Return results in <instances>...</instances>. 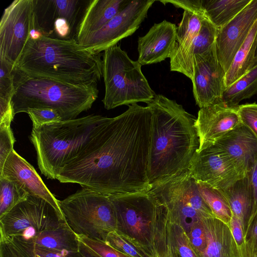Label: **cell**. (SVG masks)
<instances>
[{"label": "cell", "instance_id": "6da1fadb", "mask_svg": "<svg viewBox=\"0 0 257 257\" xmlns=\"http://www.w3.org/2000/svg\"><path fill=\"white\" fill-rule=\"evenodd\" d=\"M114 117L104 116L56 179L109 197L149 192L148 165L152 113L137 103Z\"/></svg>", "mask_w": 257, "mask_h": 257}, {"label": "cell", "instance_id": "7a4b0ae2", "mask_svg": "<svg viewBox=\"0 0 257 257\" xmlns=\"http://www.w3.org/2000/svg\"><path fill=\"white\" fill-rule=\"evenodd\" d=\"M152 113L148 177L152 188L188 170L199 148L196 118L175 100L156 94Z\"/></svg>", "mask_w": 257, "mask_h": 257}, {"label": "cell", "instance_id": "3957f363", "mask_svg": "<svg viewBox=\"0 0 257 257\" xmlns=\"http://www.w3.org/2000/svg\"><path fill=\"white\" fill-rule=\"evenodd\" d=\"M15 69L32 77L90 84L102 77V59L76 39L44 34L37 39L29 38Z\"/></svg>", "mask_w": 257, "mask_h": 257}, {"label": "cell", "instance_id": "277c9868", "mask_svg": "<svg viewBox=\"0 0 257 257\" xmlns=\"http://www.w3.org/2000/svg\"><path fill=\"white\" fill-rule=\"evenodd\" d=\"M13 114L33 108L56 110L62 121L73 119L90 109L98 97L97 83L74 84L54 79L29 76L14 70Z\"/></svg>", "mask_w": 257, "mask_h": 257}, {"label": "cell", "instance_id": "5b68a950", "mask_svg": "<svg viewBox=\"0 0 257 257\" xmlns=\"http://www.w3.org/2000/svg\"><path fill=\"white\" fill-rule=\"evenodd\" d=\"M103 118L101 115L90 114L33 128L30 138L37 152L41 173L48 178L56 179Z\"/></svg>", "mask_w": 257, "mask_h": 257}, {"label": "cell", "instance_id": "8992f818", "mask_svg": "<svg viewBox=\"0 0 257 257\" xmlns=\"http://www.w3.org/2000/svg\"><path fill=\"white\" fill-rule=\"evenodd\" d=\"M142 66L117 45L104 51L102 77L105 94L102 101L105 109L139 102L148 103L154 98L156 94L142 72Z\"/></svg>", "mask_w": 257, "mask_h": 257}, {"label": "cell", "instance_id": "52a82bcc", "mask_svg": "<svg viewBox=\"0 0 257 257\" xmlns=\"http://www.w3.org/2000/svg\"><path fill=\"white\" fill-rule=\"evenodd\" d=\"M64 219L78 236L105 241L107 234L117 230L115 212L110 197L82 188L59 200Z\"/></svg>", "mask_w": 257, "mask_h": 257}, {"label": "cell", "instance_id": "ba28073f", "mask_svg": "<svg viewBox=\"0 0 257 257\" xmlns=\"http://www.w3.org/2000/svg\"><path fill=\"white\" fill-rule=\"evenodd\" d=\"M65 222L47 201L28 195L0 218V240L26 241L39 232L57 228Z\"/></svg>", "mask_w": 257, "mask_h": 257}, {"label": "cell", "instance_id": "9c48e42d", "mask_svg": "<svg viewBox=\"0 0 257 257\" xmlns=\"http://www.w3.org/2000/svg\"><path fill=\"white\" fill-rule=\"evenodd\" d=\"M37 1L15 0L4 11L0 22V58L16 68L31 30L37 24Z\"/></svg>", "mask_w": 257, "mask_h": 257}, {"label": "cell", "instance_id": "30bf717a", "mask_svg": "<svg viewBox=\"0 0 257 257\" xmlns=\"http://www.w3.org/2000/svg\"><path fill=\"white\" fill-rule=\"evenodd\" d=\"M154 0L130 1L127 5L98 31L78 42L93 53L100 54L134 34L147 16Z\"/></svg>", "mask_w": 257, "mask_h": 257}, {"label": "cell", "instance_id": "8fae6325", "mask_svg": "<svg viewBox=\"0 0 257 257\" xmlns=\"http://www.w3.org/2000/svg\"><path fill=\"white\" fill-rule=\"evenodd\" d=\"M188 170L197 181L206 183L219 190L228 188L244 177L215 144L197 152Z\"/></svg>", "mask_w": 257, "mask_h": 257}, {"label": "cell", "instance_id": "7c38bea8", "mask_svg": "<svg viewBox=\"0 0 257 257\" xmlns=\"http://www.w3.org/2000/svg\"><path fill=\"white\" fill-rule=\"evenodd\" d=\"M225 73L218 61L215 43L194 57L193 92L200 108L222 102Z\"/></svg>", "mask_w": 257, "mask_h": 257}, {"label": "cell", "instance_id": "4fadbf2b", "mask_svg": "<svg viewBox=\"0 0 257 257\" xmlns=\"http://www.w3.org/2000/svg\"><path fill=\"white\" fill-rule=\"evenodd\" d=\"M113 205L117 230H124L138 239L147 238L150 219L157 211V203L150 191L146 193L109 197Z\"/></svg>", "mask_w": 257, "mask_h": 257}, {"label": "cell", "instance_id": "5bb4252c", "mask_svg": "<svg viewBox=\"0 0 257 257\" xmlns=\"http://www.w3.org/2000/svg\"><path fill=\"white\" fill-rule=\"evenodd\" d=\"M256 20L257 0H251L235 18L218 29L215 41L216 54L225 73Z\"/></svg>", "mask_w": 257, "mask_h": 257}, {"label": "cell", "instance_id": "9a60e30c", "mask_svg": "<svg viewBox=\"0 0 257 257\" xmlns=\"http://www.w3.org/2000/svg\"><path fill=\"white\" fill-rule=\"evenodd\" d=\"M240 122L238 106L221 102L200 108L195 122L200 143L197 152L214 144Z\"/></svg>", "mask_w": 257, "mask_h": 257}, {"label": "cell", "instance_id": "2e32d148", "mask_svg": "<svg viewBox=\"0 0 257 257\" xmlns=\"http://www.w3.org/2000/svg\"><path fill=\"white\" fill-rule=\"evenodd\" d=\"M0 177L15 182L29 195L45 200L64 218L59 200L50 191L33 166L14 150L7 158L0 171Z\"/></svg>", "mask_w": 257, "mask_h": 257}, {"label": "cell", "instance_id": "e0dca14e", "mask_svg": "<svg viewBox=\"0 0 257 257\" xmlns=\"http://www.w3.org/2000/svg\"><path fill=\"white\" fill-rule=\"evenodd\" d=\"M176 25L166 20L155 24L145 35L138 38V61L145 65L170 58L176 45Z\"/></svg>", "mask_w": 257, "mask_h": 257}, {"label": "cell", "instance_id": "ac0fdd59", "mask_svg": "<svg viewBox=\"0 0 257 257\" xmlns=\"http://www.w3.org/2000/svg\"><path fill=\"white\" fill-rule=\"evenodd\" d=\"M243 176L257 161V137L241 122L216 142Z\"/></svg>", "mask_w": 257, "mask_h": 257}, {"label": "cell", "instance_id": "d6986e66", "mask_svg": "<svg viewBox=\"0 0 257 257\" xmlns=\"http://www.w3.org/2000/svg\"><path fill=\"white\" fill-rule=\"evenodd\" d=\"M206 246L200 257H242L229 225L214 217L202 219Z\"/></svg>", "mask_w": 257, "mask_h": 257}, {"label": "cell", "instance_id": "ffe728a7", "mask_svg": "<svg viewBox=\"0 0 257 257\" xmlns=\"http://www.w3.org/2000/svg\"><path fill=\"white\" fill-rule=\"evenodd\" d=\"M129 2V0L90 1L78 24L76 40L78 42L101 29Z\"/></svg>", "mask_w": 257, "mask_h": 257}, {"label": "cell", "instance_id": "44dd1931", "mask_svg": "<svg viewBox=\"0 0 257 257\" xmlns=\"http://www.w3.org/2000/svg\"><path fill=\"white\" fill-rule=\"evenodd\" d=\"M218 29L206 17L202 23L201 29L186 53L175 62L170 64V70L184 74L192 79L194 57L204 53L215 43Z\"/></svg>", "mask_w": 257, "mask_h": 257}, {"label": "cell", "instance_id": "7402d4cb", "mask_svg": "<svg viewBox=\"0 0 257 257\" xmlns=\"http://www.w3.org/2000/svg\"><path fill=\"white\" fill-rule=\"evenodd\" d=\"M220 190L228 203L232 214L241 222L245 233L253 205L252 191L248 175L228 188Z\"/></svg>", "mask_w": 257, "mask_h": 257}, {"label": "cell", "instance_id": "603a6c76", "mask_svg": "<svg viewBox=\"0 0 257 257\" xmlns=\"http://www.w3.org/2000/svg\"><path fill=\"white\" fill-rule=\"evenodd\" d=\"M257 41V20L246 40L236 52L225 74V89L242 77L255 66V52Z\"/></svg>", "mask_w": 257, "mask_h": 257}, {"label": "cell", "instance_id": "cb8c5ba5", "mask_svg": "<svg viewBox=\"0 0 257 257\" xmlns=\"http://www.w3.org/2000/svg\"><path fill=\"white\" fill-rule=\"evenodd\" d=\"M12 240L59 251H79L80 245L78 236L72 230L66 222L57 228L39 232L28 241Z\"/></svg>", "mask_w": 257, "mask_h": 257}, {"label": "cell", "instance_id": "d4e9b609", "mask_svg": "<svg viewBox=\"0 0 257 257\" xmlns=\"http://www.w3.org/2000/svg\"><path fill=\"white\" fill-rule=\"evenodd\" d=\"M251 0H203L207 18L218 29L235 18Z\"/></svg>", "mask_w": 257, "mask_h": 257}, {"label": "cell", "instance_id": "484cf974", "mask_svg": "<svg viewBox=\"0 0 257 257\" xmlns=\"http://www.w3.org/2000/svg\"><path fill=\"white\" fill-rule=\"evenodd\" d=\"M205 17L206 16L184 11L181 21L177 27L176 45L170 58V64L176 61L188 50L199 33Z\"/></svg>", "mask_w": 257, "mask_h": 257}, {"label": "cell", "instance_id": "4316f807", "mask_svg": "<svg viewBox=\"0 0 257 257\" xmlns=\"http://www.w3.org/2000/svg\"><path fill=\"white\" fill-rule=\"evenodd\" d=\"M257 93V65L224 90L222 102L237 107L240 101Z\"/></svg>", "mask_w": 257, "mask_h": 257}, {"label": "cell", "instance_id": "83f0119b", "mask_svg": "<svg viewBox=\"0 0 257 257\" xmlns=\"http://www.w3.org/2000/svg\"><path fill=\"white\" fill-rule=\"evenodd\" d=\"M0 122L12 121V100L15 94L14 68L6 60L0 58Z\"/></svg>", "mask_w": 257, "mask_h": 257}, {"label": "cell", "instance_id": "f1b7e54d", "mask_svg": "<svg viewBox=\"0 0 257 257\" xmlns=\"http://www.w3.org/2000/svg\"><path fill=\"white\" fill-rule=\"evenodd\" d=\"M197 184L200 195L214 217L229 225L232 212L222 191L204 182L197 181Z\"/></svg>", "mask_w": 257, "mask_h": 257}, {"label": "cell", "instance_id": "f546056e", "mask_svg": "<svg viewBox=\"0 0 257 257\" xmlns=\"http://www.w3.org/2000/svg\"><path fill=\"white\" fill-rule=\"evenodd\" d=\"M28 195L15 182L0 177V218L25 199Z\"/></svg>", "mask_w": 257, "mask_h": 257}, {"label": "cell", "instance_id": "4dcf8cb0", "mask_svg": "<svg viewBox=\"0 0 257 257\" xmlns=\"http://www.w3.org/2000/svg\"><path fill=\"white\" fill-rule=\"evenodd\" d=\"M49 3L53 8L54 16L66 20L72 30L79 9L80 1L77 0H52Z\"/></svg>", "mask_w": 257, "mask_h": 257}, {"label": "cell", "instance_id": "1f68e13d", "mask_svg": "<svg viewBox=\"0 0 257 257\" xmlns=\"http://www.w3.org/2000/svg\"><path fill=\"white\" fill-rule=\"evenodd\" d=\"M11 240L19 247L28 253L33 255H38L41 257H82L80 251L56 250L39 246L30 243Z\"/></svg>", "mask_w": 257, "mask_h": 257}, {"label": "cell", "instance_id": "d6a6232c", "mask_svg": "<svg viewBox=\"0 0 257 257\" xmlns=\"http://www.w3.org/2000/svg\"><path fill=\"white\" fill-rule=\"evenodd\" d=\"M11 121L0 122V171L10 153L14 150L15 142L12 129Z\"/></svg>", "mask_w": 257, "mask_h": 257}, {"label": "cell", "instance_id": "836d02e7", "mask_svg": "<svg viewBox=\"0 0 257 257\" xmlns=\"http://www.w3.org/2000/svg\"><path fill=\"white\" fill-rule=\"evenodd\" d=\"M80 241L100 257H130L105 241L78 236Z\"/></svg>", "mask_w": 257, "mask_h": 257}, {"label": "cell", "instance_id": "e575fe53", "mask_svg": "<svg viewBox=\"0 0 257 257\" xmlns=\"http://www.w3.org/2000/svg\"><path fill=\"white\" fill-rule=\"evenodd\" d=\"M27 113L33 122V128H38L44 124L62 121L59 113L50 108H40L29 109Z\"/></svg>", "mask_w": 257, "mask_h": 257}, {"label": "cell", "instance_id": "d590c367", "mask_svg": "<svg viewBox=\"0 0 257 257\" xmlns=\"http://www.w3.org/2000/svg\"><path fill=\"white\" fill-rule=\"evenodd\" d=\"M242 257H257V212L247 224Z\"/></svg>", "mask_w": 257, "mask_h": 257}, {"label": "cell", "instance_id": "8d00e7d4", "mask_svg": "<svg viewBox=\"0 0 257 257\" xmlns=\"http://www.w3.org/2000/svg\"><path fill=\"white\" fill-rule=\"evenodd\" d=\"M105 242L130 257H143L134 246L125 241L116 231L110 232Z\"/></svg>", "mask_w": 257, "mask_h": 257}, {"label": "cell", "instance_id": "74e56055", "mask_svg": "<svg viewBox=\"0 0 257 257\" xmlns=\"http://www.w3.org/2000/svg\"><path fill=\"white\" fill-rule=\"evenodd\" d=\"M238 113L241 122L257 137V103L239 105Z\"/></svg>", "mask_w": 257, "mask_h": 257}, {"label": "cell", "instance_id": "f35d334b", "mask_svg": "<svg viewBox=\"0 0 257 257\" xmlns=\"http://www.w3.org/2000/svg\"><path fill=\"white\" fill-rule=\"evenodd\" d=\"M189 240L194 250L200 255L206 246V237L202 219L195 224L190 229Z\"/></svg>", "mask_w": 257, "mask_h": 257}, {"label": "cell", "instance_id": "ab89813d", "mask_svg": "<svg viewBox=\"0 0 257 257\" xmlns=\"http://www.w3.org/2000/svg\"><path fill=\"white\" fill-rule=\"evenodd\" d=\"M0 257H41L32 255L23 250L10 239L0 240Z\"/></svg>", "mask_w": 257, "mask_h": 257}, {"label": "cell", "instance_id": "60d3db41", "mask_svg": "<svg viewBox=\"0 0 257 257\" xmlns=\"http://www.w3.org/2000/svg\"><path fill=\"white\" fill-rule=\"evenodd\" d=\"M165 5L170 3L178 8L183 9L194 14L205 16L203 0H166L160 1Z\"/></svg>", "mask_w": 257, "mask_h": 257}, {"label": "cell", "instance_id": "b9f144b4", "mask_svg": "<svg viewBox=\"0 0 257 257\" xmlns=\"http://www.w3.org/2000/svg\"><path fill=\"white\" fill-rule=\"evenodd\" d=\"M229 227L232 235L242 255L245 243L244 229L243 226L240 220L236 216L232 214Z\"/></svg>", "mask_w": 257, "mask_h": 257}, {"label": "cell", "instance_id": "7bdbcfd3", "mask_svg": "<svg viewBox=\"0 0 257 257\" xmlns=\"http://www.w3.org/2000/svg\"><path fill=\"white\" fill-rule=\"evenodd\" d=\"M247 174L249 178L253 198V208L248 223L257 212V161Z\"/></svg>", "mask_w": 257, "mask_h": 257}, {"label": "cell", "instance_id": "ee69618b", "mask_svg": "<svg viewBox=\"0 0 257 257\" xmlns=\"http://www.w3.org/2000/svg\"><path fill=\"white\" fill-rule=\"evenodd\" d=\"M177 235L176 240L178 250L181 257H197L193 250L192 249L188 239L184 234L179 232Z\"/></svg>", "mask_w": 257, "mask_h": 257}, {"label": "cell", "instance_id": "f6af8a7d", "mask_svg": "<svg viewBox=\"0 0 257 257\" xmlns=\"http://www.w3.org/2000/svg\"><path fill=\"white\" fill-rule=\"evenodd\" d=\"M54 30L61 39H67L72 31L68 22L63 18H57L54 22Z\"/></svg>", "mask_w": 257, "mask_h": 257}, {"label": "cell", "instance_id": "bcb514c9", "mask_svg": "<svg viewBox=\"0 0 257 257\" xmlns=\"http://www.w3.org/2000/svg\"><path fill=\"white\" fill-rule=\"evenodd\" d=\"M80 251L82 257H100L80 241Z\"/></svg>", "mask_w": 257, "mask_h": 257}, {"label": "cell", "instance_id": "7dc6e473", "mask_svg": "<svg viewBox=\"0 0 257 257\" xmlns=\"http://www.w3.org/2000/svg\"><path fill=\"white\" fill-rule=\"evenodd\" d=\"M255 66L257 65V41H256V49H255Z\"/></svg>", "mask_w": 257, "mask_h": 257}]
</instances>
